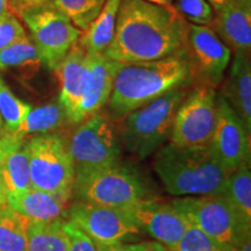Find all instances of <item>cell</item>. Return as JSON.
Returning <instances> with one entry per match:
<instances>
[{
	"mask_svg": "<svg viewBox=\"0 0 251 251\" xmlns=\"http://www.w3.org/2000/svg\"><path fill=\"white\" fill-rule=\"evenodd\" d=\"M190 23L174 6L121 0L114 36L103 56L118 63L156 61L185 48Z\"/></svg>",
	"mask_w": 251,
	"mask_h": 251,
	"instance_id": "obj_1",
	"label": "cell"
},
{
	"mask_svg": "<svg viewBox=\"0 0 251 251\" xmlns=\"http://www.w3.org/2000/svg\"><path fill=\"white\" fill-rule=\"evenodd\" d=\"M191 83L192 76L185 48L156 61L119 63L108 99L109 107L115 115L125 117L169 91Z\"/></svg>",
	"mask_w": 251,
	"mask_h": 251,
	"instance_id": "obj_2",
	"label": "cell"
},
{
	"mask_svg": "<svg viewBox=\"0 0 251 251\" xmlns=\"http://www.w3.org/2000/svg\"><path fill=\"white\" fill-rule=\"evenodd\" d=\"M153 170L172 196H222L229 174L209 147L183 148L171 142L156 151Z\"/></svg>",
	"mask_w": 251,
	"mask_h": 251,
	"instance_id": "obj_3",
	"label": "cell"
},
{
	"mask_svg": "<svg viewBox=\"0 0 251 251\" xmlns=\"http://www.w3.org/2000/svg\"><path fill=\"white\" fill-rule=\"evenodd\" d=\"M187 92L186 86L178 87L126 114L120 131L126 149L143 159L161 148L170 137L176 112Z\"/></svg>",
	"mask_w": 251,
	"mask_h": 251,
	"instance_id": "obj_4",
	"label": "cell"
},
{
	"mask_svg": "<svg viewBox=\"0 0 251 251\" xmlns=\"http://www.w3.org/2000/svg\"><path fill=\"white\" fill-rule=\"evenodd\" d=\"M68 150L75 170L74 190L98 172L118 164L120 146L108 115L98 111L81 121Z\"/></svg>",
	"mask_w": 251,
	"mask_h": 251,
	"instance_id": "obj_5",
	"label": "cell"
},
{
	"mask_svg": "<svg viewBox=\"0 0 251 251\" xmlns=\"http://www.w3.org/2000/svg\"><path fill=\"white\" fill-rule=\"evenodd\" d=\"M31 187L69 201L75 186V170L61 135L48 133L25 140Z\"/></svg>",
	"mask_w": 251,
	"mask_h": 251,
	"instance_id": "obj_6",
	"label": "cell"
},
{
	"mask_svg": "<svg viewBox=\"0 0 251 251\" xmlns=\"http://www.w3.org/2000/svg\"><path fill=\"white\" fill-rule=\"evenodd\" d=\"M172 203L221 246L237 250L251 238V224L222 196L183 197Z\"/></svg>",
	"mask_w": 251,
	"mask_h": 251,
	"instance_id": "obj_7",
	"label": "cell"
},
{
	"mask_svg": "<svg viewBox=\"0 0 251 251\" xmlns=\"http://www.w3.org/2000/svg\"><path fill=\"white\" fill-rule=\"evenodd\" d=\"M214 87L197 85L188 91L176 112L170 142L183 148L208 147L216 122Z\"/></svg>",
	"mask_w": 251,
	"mask_h": 251,
	"instance_id": "obj_8",
	"label": "cell"
},
{
	"mask_svg": "<svg viewBox=\"0 0 251 251\" xmlns=\"http://www.w3.org/2000/svg\"><path fill=\"white\" fill-rule=\"evenodd\" d=\"M30 33V41L41 62L55 71L70 49L78 42L81 31L51 6L33 9L20 18Z\"/></svg>",
	"mask_w": 251,
	"mask_h": 251,
	"instance_id": "obj_9",
	"label": "cell"
},
{
	"mask_svg": "<svg viewBox=\"0 0 251 251\" xmlns=\"http://www.w3.org/2000/svg\"><path fill=\"white\" fill-rule=\"evenodd\" d=\"M81 201L127 209L149 199L146 185L130 168L119 164L96 174L75 188Z\"/></svg>",
	"mask_w": 251,
	"mask_h": 251,
	"instance_id": "obj_10",
	"label": "cell"
},
{
	"mask_svg": "<svg viewBox=\"0 0 251 251\" xmlns=\"http://www.w3.org/2000/svg\"><path fill=\"white\" fill-rule=\"evenodd\" d=\"M185 50L190 63L192 83L219 86L229 67L231 50L209 26L190 24Z\"/></svg>",
	"mask_w": 251,
	"mask_h": 251,
	"instance_id": "obj_11",
	"label": "cell"
},
{
	"mask_svg": "<svg viewBox=\"0 0 251 251\" xmlns=\"http://www.w3.org/2000/svg\"><path fill=\"white\" fill-rule=\"evenodd\" d=\"M69 221L99 244H119L141 229L125 209L89 201L75 202L69 208Z\"/></svg>",
	"mask_w": 251,
	"mask_h": 251,
	"instance_id": "obj_12",
	"label": "cell"
},
{
	"mask_svg": "<svg viewBox=\"0 0 251 251\" xmlns=\"http://www.w3.org/2000/svg\"><path fill=\"white\" fill-rule=\"evenodd\" d=\"M209 150L228 172L250 164V133L224 97L216 98V122Z\"/></svg>",
	"mask_w": 251,
	"mask_h": 251,
	"instance_id": "obj_13",
	"label": "cell"
},
{
	"mask_svg": "<svg viewBox=\"0 0 251 251\" xmlns=\"http://www.w3.org/2000/svg\"><path fill=\"white\" fill-rule=\"evenodd\" d=\"M125 211L140 229L143 228L157 242L171 250L190 225V220L174 203L158 202L150 198Z\"/></svg>",
	"mask_w": 251,
	"mask_h": 251,
	"instance_id": "obj_14",
	"label": "cell"
},
{
	"mask_svg": "<svg viewBox=\"0 0 251 251\" xmlns=\"http://www.w3.org/2000/svg\"><path fill=\"white\" fill-rule=\"evenodd\" d=\"M118 67V62L111 61L103 55H92L89 77L76 112L70 119L71 124H80L100 111L108 101Z\"/></svg>",
	"mask_w": 251,
	"mask_h": 251,
	"instance_id": "obj_15",
	"label": "cell"
},
{
	"mask_svg": "<svg viewBox=\"0 0 251 251\" xmlns=\"http://www.w3.org/2000/svg\"><path fill=\"white\" fill-rule=\"evenodd\" d=\"M91 59L92 55L76 43L55 70L61 89L59 103L64 108L68 121H70L80 101L89 77Z\"/></svg>",
	"mask_w": 251,
	"mask_h": 251,
	"instance_id": "obj_16",
	"label": "cell"
},
{
	"mask_svg": "<svg viewBox=\"0 0 251 251\" xmlns=\"http://www.w3.org/2000/svg\"><path fill=\"white\" fill-rule=\"evenodd\" d=\"M208 26L234 52H250L251 0H229Z\"/></svg>",
	"mask_w": 251,
	"mask_h": 251,
	"instance_id": "obj_17",
	"label": "cell"
},
{
	"mask_svg": "<svg viewBox=\"0 0 251 251\" xmlns=\"http://www.w3.org/2000/svg\"><path fill=\"white\" fill-rule=\"evenodd\" d=\"M230 107L251 133V61L250 52L235 51L230 70L221 91Z\"/></svg>",
	"mask_w": 251,
	"mask_h": 251,
	"instance_id": "obj_18",
	"label": "cell"
},
{
	"mask_svg": "<svg viewBox=\"0 0 251 251\" xmlns=\"http://www.w3.org/2000/svg\"><path fill=\"white\" fill-rule=\"evenodd\" d=\"M25 140L2 128L0 130V174L7 193L21 192L31 187Z\"/></svg>",
	"mask_w": 251,
	"mask_h": 251,
	"instance_id": "obj_19",
	"label": "cell"
},
{
	"mask_svg": "<svg viewBox=\"0 0 251 251\" xmlns=\"http://www.w3.org/2000/svg\"><path fill=\"white\" fill-rule=\"evenodd\" d=\"M6 205L30 221L37 222L62 219L68 208V201L34 187L21 192L7 193Z\"/></svg>",
	"mask_w": 251,
	"mask_h": 251,
	"instance_id": "obj_20",
	"label": "cell"
},
{
	"mask_svg": "<svg viewBox=\"0 0 251 251\" xmlns=\"http://www.w3.org/2000/svg\"><path fill=\"white\" fill-rule=\"evenodd\" d=\"M121 0H107L90 26L81 31L78 45L91 55H103L111 45L115 31L117 15Z\"/></svg>",
	"mask_w": 251,
	"mask_h": 251,
	"instance_id": "obj_21",
	"label": "cell"
},
{
	"mask_svg": "<svg viewBox=\"0 0 251 251\" xmlns=\"http://www.w3.org/2000/svg\"><path fill=\"white\" fill-rule=\"evenodd\" d=\"M68 120L64 108L61 103L51 102L40 107L30 109L18 129L14 131L15 136L26 139L28 136L51 133L62 127L64 121Z\"/></svg>",
	"mask_w": 251,
	"mask_h": 251,
	"instance_id": "obj_22",
	"label": "cell"
},
{
	"mask_svg": "<svg viewBox=\"0 0 251 251\" xmlns=\"http://www.w3.org/2000/svg\"><path fill=\"white\" fill-rule=\"evenodd\" d=\"M69 241L63 220L30 221L27 228V251H68Z\"/></svg>",
	"mask_w": 251,
	"mask_h": 251,
	"instance_id": "obj_23",
	"label": "cell"
},
{
	"mask_svg": "<svg viewBox=\"0 0 251 251\" xmlns=\"http://www.w3.org/2000/svg\"><path fill=\"white\" fill-rule=\"evenodd\" d=\"M29 220L5 205L0 208V251H27Z\"/></svg>",
	"mask_w": 251,
	"mask_h": 251,
	"instance_id": "obj_24",
	"label": "cell"
},
{
	"mask_svg": "<svg viewBox=\"0 0 251 251\" xmlns=\"http://www.w3.org/2000/svg\"><path fill=\"white\" fill-rule=\"evenodd\" d=\"M225 197L234 208L251 224V170L250 164L231 172L226 180Z\"/></svg>",
	"mask_w": 251,
	"mask_h": 251,
	"instance_id": "obj_25",
	"label": "cell"
},
{
	"mask_svg": "<svg viewBox=\"0 0 251 251\" xmlns=\"http://www.w3.org/2000/svg\"><path fill=\"white\" fill-rule=\"evenodd\" d=\"M42 64L35 46L28 36L12 43L0 51V71L35 72Z\"/></svg>",
	"mask_w": 251,
	"mask_h": 251,
	"instance_id": "obj_26",
	"label": "cell"
},
{
	"mask_svg": "<svg viewBox=\"0 0 251 251\" xmlns=\"http://www.w3.org/2000/svg\"><path fill=\"white\" fill-rule=\"evenodd\" d=\"M107 0H50L49 6L71 21L75 27L84 31L98 17Z\"/></svg>",
	"mask_w": 251,
	"mask_h": 251,
	"instance_id": "obj_27",
	"label": "cell"
},
{
	"mask_svg": "<svg viewBox=\"0 0 251 251\" xmlns=\"http://www.w3.org/2000/svg\"><path fill=\"white\" fill-rule=\"evenodd\" d=\"M30 109L29 103L19 99L0 76V119L2 129L7 133H14Z\"/></svg>",
	"mask_w": 251,
	"mask_h": 251,
	"instance_id": "obj_28",
	"label": "cell"
},
{
	"mask_svg": "<svg viewBox=\"0 0 251 251\" xmlns=\"http://www.w3.org/2000/svg\"><path fill=\"white\" fill-rule=\"evenodd\" d=\"M172 251H236L224 247L207 236L197 226L190 222L188 227Z\"/></svg>",
	"mask_w": 251,
	"mask_h": 251,
	"instance_id": "obj_29",
	"label": "cell"
},
{
	"mask_svg": "<svg viewBox=\"0 0 251 251\" xmlns=\"http://www.w3.org/2000/svg\"><path fill=\"white\" fill-rule=\"evenodd\" d=\"M174 7L190 24L208 26L214 18V12L206 0H175Z\"/></svg>",
	"mask_w": 251,
	"mask_h": 251,
	"instance_id": "obj_30",
	"label": "cell"
},
{
	"mask_svg": "<svg viewBox=\"0 0 251 251\" xmlns=\"http://www.w3.org/2000/svg\"><path fill=\"white\" fill-rule=\"evenodd\" d=\"M26 36L24 25L14 14L8 11L0 17V51Z\"/></svg>",
	"mask_w": 251,
	"mask_h": 251,
	"instance_id": "obj_31",
	"label": "cell"
},
{
	"mask_svg": "<svg viewBox=\"0 0 251 251\" xmlns=\"http://www.w3.org/2000/svg\"><path fill=\"white\" fill-rule=\"evenodd\" d=\"M63 228L69 241L68 251H97L96 242L71 221H63Z\"/></svg>",
	"mask_w": 251,
	"mask_h": 251,
	"instance_id": "obj_32",
	"label": "cell"
},
{
	"mask_svg": "<svg viewBox=\"0 0 251 251\" xmlns=\"http://www.w3.org/2000/svg\"><path fill=\"white\" fill-rule=\"evenodd\" d=\"M50 0H9L8 11L20 19L23 14L48 5Z\"/></svg>",
	"mask_w": 251,
	"mask_h": 251,
	"instance_id": "obj_33",
	"label": "cell"
},
{
	"mask_svg": "<svg viewBox=\"0 0 251 251\" xmlns=\"http://www.w3.org/2000/svg\"><path fill=\"white\" fill-rule=\"evenodd\" d=\"M126 251H172L165 247L164 244L150 241V242H142L136 244H125Z\"/></svg>",
	"mask_w": 251,
	"mask_h": 251,
	"instance_id": "obj_34",
	"label": "cell"
},
{
	"mask_svg": "<svg viewBox=\"0 0 251 251\" xmlns=\"http://www.w3.org/2000/svg\"><path fill=\"white\" fill-rule=\"evenodd\" d=\"M97 251H126L125 244H99L96 243Z\"/></svg>",
	"mask_w": 251,
	"mask_h": 251,
	"instance_id": "obj_35",
	"label": "cell"
},
{
	"mask_svg": "<svg viewBox=\"0 0 251 251\" xmlns=\"http://www.w3.org/2000/svg\"><path fill=\"white\" fill-rule=\"evenodd\" d=\"M6 199H7V188H6L5 181L0 174V208L6 205Z\"/></svg>",
	"mask_w": 251,
	"mask_h": 251,
	"instance_id": "obj_36",
	"label": "cell"
},
{
	"mask_svg": "<svg viewBox=\"0 0 251 251\" xmlns=\"http://www.w3.org/2000/svg\"><path fill=\"white\" fill-rule=\"evenodd\" d=\"M206 1L208 2L209 6H211L213 12H214V14H215V13H218L220 9L224 7L226 4H227L229 0H206Z\"/></svg>",
	"mask_w": 251,
	"mask_h": 251,
	"instance_id": "obj_37",
	"label": "cell"
},
{
	"mask_svg": "<svg viewBox=\"0 0 251 251\" xmlns=\"http://www.w3.org/2000/svg\"><path fill=\"white\" fill-rule=\"evenodd\" d=\"M144 1H148L150 4H155L159 6H174L175 0H144Z\"/></svg>",
	"mask_w": 251,
	"mask_h": 251,
	"instance_id": "obj_38",
	"label": "cell"
},
{
	"mask_svg": "<svg viewBox=\"0 0 251 251\" xmlns=\"http://www.w3.org/2000/svg\"><path fill=\"white\" fill-rule=\"evenodd\" d=\"M8 2L9 0H0V17L8 12Z\"/></svg>",
	"mask_w": 251,
	"mask_h": 251,
	"instance_id": "obj_39",
	"label": "cell"
},
{
	"mask_svg": "<svg viewBox=\"0 0 251 251\" xmlns=\"http://www.w3.org/2000/svg\"><path fill=\"white\" fill-rule=\"evenodd\" d=\"M236 251H251V238L250 240H248L246 243L242 244L240 248Z\"/></svg>",
	"mask_w": 251,
	"mask_h": 251,
	"instance_id": "obj_40",
	"label": "cell"
},
{
	"mask_svg": "<svg viewBox=\"0 0 251 251\" xmlns=\"http://www.w3.org/2000/svg\"><path fill=\"white\" fill-rule=\"evenodd\" d=\"M2 128V122H1V119H0V130H1Z\"/></svg>",
	"mask_w": 251,
	"mask_h": 251,
	"instance_id": "obj_41",
	"label": "cell"
}]
</instances>
